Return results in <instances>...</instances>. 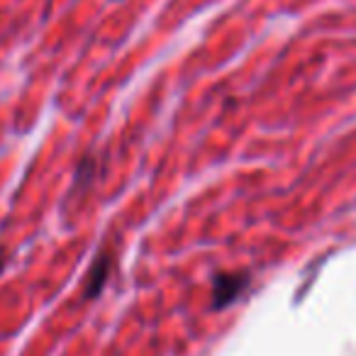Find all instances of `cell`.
Returning a JSON list of instances; mask_svg holds the SVG:
<instances>
[{"instance_id":"obj_1","label":"cell","mask_w":356,"mask_h":356,"mask_svg":"<svg viewBox=\"0 0 356 356\" xmlns=\"http://www.w3.org/2000/svg\"><path fill=\"white\" fill-rule=\"evenodd\" d=\"M247 288H249V276H244V273H220L215 278V288H213V307L215 310H222V307L232 305Z\"/></svg>"},{"instance_id":"obj_2","label":"cell","mask_w":356,"mask_h":356,"mask_svg":"<svg viewBox=\"0 0 356 356\" xmlns=\"http://www.w3.org/2000/svg\"><path fill=\"white\" fill-rule=\"evenodd\" d=\"M110 266H113V261H110V254H98L93 261V266H90L88 271V278H86V286H83V296L86 298H95L100 296V291L105 288V283H108V276H110Z\"/></svg>"},{"instance_id":"obj_3","label":"cell","mask_w":356,"mask_h":356,"mask_svg":"<svg viewBox=\"0 0 356 356\" xmlns=\"http://www.w3.org/2000/svg\"><path fill=\"white\" fill-rule=\"evenodd\" d=\"M6 252H3V249H0V273H3V268H6Z\"/></svg>"}]
</instances>
